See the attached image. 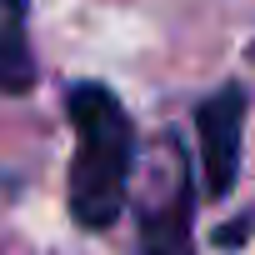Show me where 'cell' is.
I'll use <instances>...</instances> for the list:
<instances>
[{
	"label": "cell",
	"instance_id": "obj_2",
	"mask_svg": "<svg viewBox=\"0 0 255 255\" xmlns=\"http://www.w3.org/2000/svg\"><path fill=\"white\" fill-rule=\"evenodd\" d=\"M240 130H245V90L225 85L195 110L200 135V165H205V195H230L240 180Z\"/></svg>",
	"mask_w": 255,
	"mask_h": 255
},
{
	"label": "cell",
	"instance_id": "obj_4",
	"mask_svg": "<svg viewBox=\"0 0 255 255\" xmlns=\"http://www.w3.org/2000/svg\"><path fill=\"white\" fill-rule=\"evenodd\" d=\"M25 15V0H0V35H15Z\"/></svg>",
	"mask_w": 255,
	"mask_h": 255
},
{
	"label": "cell",
	"instance_id": "obj_1",
	"mask_svg": "<svg viewBox=\"0 0 255 255\" xmlns=\"http://www.w3.org/2000/svg\"><path fill=\"white\" fill-rule=\"evenodd\" d=\"M70 130H75V165H70V215L85 230H105L125 205V180L135 160V130L125 105L105 85H70L65 95Z\"/></svg>",
	"mask_w": 255,
	"mask_h": 255
},
{
	"label": "cell",
	"instance_id": "obj_3",
	"mask_svg": "<svg viewBox=\"0 0 255 255\" xmlns=\"http://www.w3.org/2000/svg\"><path fill=\"white\" fill-rule=\"evenodd\" d=\"M140 240H145V255H195V245H190V175L180 165H175L170 195L145 205Z\"/></svg>",
	"mask_w": 255,
	"mask_h": 255
}]
</instances>
